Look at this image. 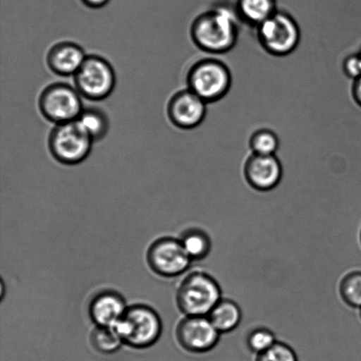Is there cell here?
Instances as JSON below:
<instances>
[{"label": "cell", "instance_id": "obj_1", "mask_svg": "<svg viewBox=\"0 0 361 361\" xmlns=\"http://www.w3.org/2000/svg\"><path fill=\"white\" fill-rule=\"evenodd\" d=\"M236 17L232 10L223 6L202 13L191 25V39L202 51L211 54L231 51L238 38Z\"/></svg>", "mask_w": 361, "mask_h": 361}, {"label": "cell", "instance_id": "obj_2", "mask_svg": "<svg viewBox=\"0 0 361 361\" xmlns=\"http://www.w3.org/2000/svg\"><path fill=\"white\" fill-rule=\"evenodd\" d=\"M222 299L219 282L204 271L187 275L176 292V302L185 316L207 317Z\"/></svg>", "mask_w": 361, "mask_h": 361}, {"label": "cell", "instance_id": "obj_3", "mask_svg": "<svg viewBox=\"0 0 361 361\" xmlns=\"http://www.w3.org/2000/svg\"><path fill=\"white\" fill-rule=\"evenodd\" d=\"M112 328L118 332L123 344L145 349L154 345L161 338L162 323L153 307L136 304L128 307L121 319Z\"/></svg>", "mask_w": 361, "mask_h": 361}, {"label": "cell", "instance_id": "obj_4", "mask_svg": "<svg viewBox=\"0 0 361 361\" xmlns=\"http://www.w3.org/2000/svg\"><path fill=\"white\" fill-rule=\"evenodd\" d=\"M186 81L188 88L208 104L228 94L232 76L224 63L216 59H204L190 67Z\"/></svg>", "mask_w": 361, "mask_h": 361}, {"label": "cell", "instance_id": "obj_5", "mask_svg": "<svg viewBox=\"0 0 361 361\" xmlns=\"http://www.w3.org/2000/svg\"><path fill=\"white\" fill-rule=\"evenodd\" d=\"M74 85L81 97L93 102L104 101L114 91L116 75L107 59L98 55H87L73 76Z\"/></svg>", "mask_w": 361, "mask_h": 361}, {"label": "cell", "instance_id": "obj_6", "mask_svg": "<svg viewBox=\"0 0 361 361\" xmlns=\"http://www.w3.org/2000/svg\"><path fill=\"white\" fill-rule=\"evenodd\" d=\"M94 141L76 121L56 125L49 135V150L59 164L73 166L90 157Z\"/></svg>", "mask_w": 361, "mask_h": 361}, {"label": "cell", "instance_id": "obj_7", "mask_svg": "<svg viewBox=\"0 0 361 361\" xmlns=\"http://www.w3.org/2000/svg\"><path fill=\"white\" fill-rule=\"evenodd\" d=\"M38 107L44 118L55 126L76 121L84 109L79 91L63 82L46 87L39 97Z\"/></svg>", "mask_w": 361, "mask_h": 361}, {"label": "cell", "instance_id": "obj_8", "mask_svg": "<svg viewBox=\"0 0 361 361\" xmlns=\"http://www.w3.org/2000/svg\"><path fill=\"white\" fill-rule=\"evenodd\" d=\"M260 44L270 54L283 56L298 47L300 31L298 24L289 14L276 12L257 26Z\"/></svg>", "mask_w": 361, "mask_h": 361}, {"label": "cell", "instance_id": "obj_9", "mask_svg": "<svg viewBox=\"0 0 361 361\" xmlns=\"http://www.w3.org/2000/svg\"><path fill=\"white\" fill-rule=\"evenodd\" d=\"M191 262L180 240L173 237L155 240L147 251L148 265L161 277L174 278L184 274Z\"/></svg>", "mask_w": 361, "mask_h": 361}, {"label": "cell", "instance_id": "obj_10", "mask_svg": "<svg viewBox=\"0 0 361 361\" xmlns=\"http://www.w3.org/2000/svg\"><path fill=\"white\" fill-rule=\"evenodd\" d=\"M176 334L180 345L191 353L212 351L221 335L209 317L203 316H185L180 321Z\"/></svg>", "mask_w": 361, "mask_h": 361}, {"label": "cell", "instance_id": "obj_11", "mask_svg": "<svg viewBox=\"0 0 361 361\" xmlns=\"http://www.w3.org/2000/svg\"><path fill=\"white\" fill-rule=\"evenodd\" d=\"M207 102L189 88L176 93L169 100L167 113L173 126L191 130L200 126L207 116Z\"/></svg>", "mask_w": 361, "mask_h": 361}, {"label": "cell", "instance_id": "obj_12", "mask_svg": "<svg viewBox=\"0 0 361 361\" xmlns=\"http://www.w3.org/2000/svg\"><path fill=\"white\" fill-rule=\"evenodd\" d=\"M244 176L252 189L261 192L274 190L281 183L283 169L276 155L252 154L244 165Z\"/></svg>", "mask_w": 361, "mask_h": 361}, {"label": "cell", "instance_id": "obj_13", "mask_svg": "<svg viewBox=\"0 0 361 361\" xmlns=\"http://www.w3.org/2000/svg\"><path fill=\"white\" fill-rule=\"evenodd\" d=\"M128 306L119 293L106 290L91 300L88 312L97 326L112 327L121 319Z\"/></svg>", "mask_w": 361, "mask_h": 361}, {"label": "cell", "instance_id": "obj_14", "mask_svg": "<svg viewBox=\"0 0 361 361\" xmlns=\"http://www.w3.org/2000/svg\"><path fill=\"white\" fill-rule=\"evenodd\" d=\"M84 49L73 42H60L52 46L46 62L53 73L59 76H74L87 58Z\"/></svg>", "mask_w": 361, "mask_h": 361}, {"label": "cell", "instance_id": "obj_15", "mask_svg": "<svg viewBox=\"0 0 361 361\" xmlns=\"http://www.w3.org/2000/svg\"><path fill=\"white\" fill-rule=\"evenodd\" d=\"M207 317L219 334H225L239 326L243 319V311L235 300L222 298Z\"/></svg>", "mask_w": 361, "mask_h": 361}, {"label": "cell", "instance_id": "obj_16", "mask_svg": "<svg viewBox=\"0 0 361 361\" xmlns=\"http://www.w3.org/2000/svg\"><path fill=\"white\" fill-rule=\"evenodd\" d=\"M76 122L94 142L104 140L111 128L108 115L97 107H84Z\"/></svg>", "mask_w": 361, "mask_h": 361}, {"label": "cell", "instance_id": "obj_17", "mask_svg": "<svg viewBox=\"0 0 361 361\" xmlns=\"http://www.w3.org/2000/svg\"><path fill=\"white\" fill-rule=\"evenodd\" d=\"M184 250L191 261L204 260L212 251V239L204 230L190 228L185 230L180 237Z\"/></svg>", "mask_w": 361, "mask_h": 361}, {"label": "cell", "instance_id": "obj_18", "mask_svg": "<svg viewBox=\"0 0 361 361\" xmlns=\"http://www.w3.org/2000/svg\"><path fill=\"white\" fill-rule=\"evenodd\" d=\"M236 9L238 16L257 27L277 12L276 0H238Z\"/></svg>", "mask_w": 361, "mask_h": 361}, {"label": "cell", "instance_id": "obj_19", "mask_svg": "<svg viewBox=\"0 0 361 361\" xmlns=\"http://www.w3.org/2000/svg\"><path fill=\"white\" fill-rule=\"evenodd\" d=\"M92 346L102 355H112L121 348L123 342L112 327L97 326L91 332Z\"/></svg>", "mask_w": 361, "mask_h": 361}, {"label": "cell", "instance_id": "obj_20", "mask_svg": "<svg viewBox=\"0 0 361 361\" xmlns=\"http://www.w3.org/2000/svg\"><path fill=\"white\" fill-rule=\"evenodd\" d=\"M339 295L343 302L352 309H361V271H350L339 284Z\"/></svg>", "mask_w": 361, "mask_h": 361}, {"label": "cell", "instance_id": "obj_21", "mask_svg": "<svg viewBox=\"0 0 361 361\" xmlns=\"http://www.w3.org/2000/svg\"><path fill=\"white\" fill-rule=\"evenodd\" d=\"M250 147L255 154L275 155L279 147V140L272 130L260 129L251 136Z\"/></svg>", "mask_w": 361, "mask_h": 361}, {"label": "cell", "instance_id": "obj_22", "mask_svg": "<svg viewBox=\"0 0 361 361\" xmlns=\"http://www.w3.org/2000/svg\"><path fill=\"white\" fill-rule=\"evenodd\" d=\"M274 332L267 327H257L250 331L246 338L247 349L258 355L267 351L277 343Z\"/></svg>", "mask_w": 361, "mask_h": 361}, {"label": "cell", "instance_id": "obj_23", "mask_svg": "<svg viewBox=\"0 0 361 361\" xmlns=\"http://www.w3.org/2000/svg\"><path fill=\"white\" fill-rule=\"evenodd\" d=\"M256 361H299L295 350L286 343L277 342L270 349L257 355Z\"/></svg>", "mask_w": 361, "mask_h": 361}, {"label": "cell", "instance_id": "obj_24", "mask_svg": "<svg viewBox=\"0 0 361 361\" xmlns=\"http://www.w3.org/2000/svg\"><path fill=\"white\" fill-rule=\"evenodd\" d=\"M344 71L350 79L358 80L361 77V54L348 56L344 62Z\"/></svg>", "mask_w": 361, "mask_h": 361}, {"label": "cell", "instance_id": "obj_25", "mask_svg": "<svg viewBox=\"0 0 361 361\" xmlns=\"http://www.w3.org/2000/svg\"><path fill=\"white\" fill-rule=\"evenodd\" d=\"M353 94L355 102L361 107V77L360 79L355 80V84H353Z\"/></svg>", "mask_w": 361, "mask_h": 361}, {"label": "cell", "instance_id": "obj_26", "mask_svg": "<svg viewBox=\"0 0 361 361\" xmlns=\"http://www.w3.org/2000/svg\"><path fill=\"white\" fill-rule=\"evenodd\" d=\"M82 2L90 8L98 9L107 5L109 0H82Z\"/></svg>", "mask_w": 361, "mask_h": 361}, {"label": "cell", "instance_id": "obj_27", "mask_svg": "<svg viewBox=\"0 0 361 361\" xmlns=\"http://www.w3.org/2000/svg\"><path fill=\"white\" fill-rule=\"evenodd\" d=\"M359 242H360V245H361V229H360V235H359Z\"/></svg>", "mask_w": 361, "mask_h": 361}, {"label": "cell", "instance_id": "obj_28", "mask_svg": "<svg viewBox=\"0 0 361 361\" xmlns=\"http://www.w3.org/2000/svg\"><path fill=\"white\" fill-rule=\"evenodd\" d=\"M359 314H360V319H361V309L359 310Z\"/></svg>", "mask_w": 361, "mask_h": 361}]
</instances>
